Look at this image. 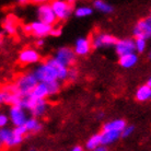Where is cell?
Returning a JSON list of instances; mask_svg holds the SVG:
<instances>
[{
    "mask_svg": "<svg viewBox=\"0 0 151 151\" xmlns=\"http://www.w3.org/2000/svg\"><path fill=\"white\" fill-rule=\"evenodd\" d=\"M37 83L38 81L36 79V77L34 75L29 73V75L21 76L19 79L17 80V82H15V84L13 87L24 98V96L30 95L33 92L35 87L37 86Z\"/></svg>",
    "mask_w": 151,
    "mask_h": 151,
    "instance_id": "cell-1",
    "label": "cell"
},
{
    "mask_svg": "<svg viewBox=\"0 0 151 151\" xmlns=\"http://www.w3.org/2000/svg\"><path fill=\"white\" fill-rule=\"evenodd\" d=\"M34 76L36 77L38 82L46 83V84L58 80L56 70L52 66H49L47 63H44L41 66H38V68L34 72Z\"/></svg>",
    "mask_w": 151,
    "mask_h": 151,
    "instance_id": "cell-2",
    "label": "cell"
},
{
    "mask_svg": "<svg viewBox=\"0 0 151 151\" xmlns=\"http://www.w3.org/2000/svg\"><path fill=\"white\" fill-rule=\"evenodd\" d=\"M22 99L23 96L15 90L14 87L6 88V90L0 93V101L2 103L11 104L12 106H20Z\"/></svg>",
    "mask_w": 151,
    "mask_h": 151,
    "instance_id": "cell-3",
    "label": "cell"
},
{
    "mask_svg": "<svg viewBox=\"0 0 151 151\" xmlns=\"http://www.w3.org/2000/svg\"><path fill=\"white\" fill-rule=\"evenodd\" d=\"M38 19L42 22L46 23L48 25H53L56 22V15L54 13V10L52 8V4H42L37 9Z\"/></svg>",
    "mask_w": 151,
    "mask_h": 151,
    "instance_id": "cell-4",
    "label": "cell"
},
{
    "mask_svg": "<svg viewBox=\"0 0 151 151\" xmlns=\"http://www.w3.org/2000/svg\"><path fill=\"white\" fill-rule=\"evenodd\" d=\"M22 139L23 137L15 135L13 130H10V129L2 128L0 132V141L7 147H14L17 145L21 144Z\"/></svg>",
    "mask_w": 151,
    "mask_h": 151,
    "instance_id": "cell-5",
    "label": "cell"
},
{
    "mask_svg": "<svg viewBox=\"0 0 151 151\" xmlns=\"http://www.w3.org/2000/svg\"><path fill=\"white\" fill-rule=\"evenodd\" d=\"M134 34L136 38L147 40L151 37V19L141 20L137 23L134 29Z\"/></svg>",
    "mask_w": 151,
    "mask_h": 151,
    "instance_id": "cell-6",
    "label": "cell"
},
{
    "mask_svg": "<svg viewBox=\"0 0 151 151\" xmlns=\"http://www.w3.org/2000/svg\"><path fill=\"white\" fill-rule=\"evenodd\" d=\"M52 8H53L54 13L58 20L67 19L71 12V6L66 1H60V0L54 1L52 4Z\"/></svg>",
    "mask_w": 151,
    "mask_h": 151,
    "instance_id": "cell-7",
    "label": "cell"
},
{
    "mask_svg": "<svg viewBox=\"0 0 151 151\" xmlns=\"http://www.w3.org/2000/svg\"><path fill=\"white\" fill-rule=\"evenodd\" d=\"M56 58L57 60L61 63V64L68 67V66H71L73 65L76 60V53L75 50L68 48V47H63V48L58 49V52L56 53Z\"/></svg>",
    "mask_w": 151,
    "mask_h": 151,
    "instance_id": "cell-8",
    "label": "cell"
},
{
    "mask_svg": "<svg viewBox=\"0 0 151 151\" xmlns=\"http://www.w3.org/2000/svg\"><path fill=\"white\" fill-rule=\"evenodd\" d=\"M117 40L112 35L109 34H96L93 37V41H92V45L95 48H100V47H109V46H113L116 45Z\"/></svg>",
    "mask_w": 151,
    "mask_h": 151,
    "instance_id": "cell-9",
    "label": "cell"
},
{
    "mask_svg": "<svg viewBox=\"0 0 151 151\" xmlns=\"http://www.w3.org/2000/svg\"><path fill=\"white\" fill-rule=\"evenodd\" d=\"M115 49H116V53L121 57L134 53L136 50V44H135V41L129 40V38L128 40H121L116 43Z\"/></svg>",
    "mask_w": 151,
    "mask_h": 151,
    "instance_id": "cell-10",
    "label": "cell"
},
{
    "mask_svg": "<svg viewBox=\"0 0 151 151\" xmlns=\"http://www.w3.org/2000/svg\"><path fill=\"white\" fill-rule=\"evenodd\" d=\"M24 109L21 106H12L11 111H10V118H11L12 124L14 125L15 127H20L23 126L27 123V117H25V113H24Z\"/></svg>",
    "mask_w": 151,
    "mask_h": 151,
    "instance_id": "cell-11",
    "label": "cell"
},
{
    "mask_svg": "<svg viewBox=\"0 0 151 151\" xmlns=\"http://www.w3.org/2000/svg\"><path fill=\"white\" fill-rule=\"evenodd\" d=\"M52 31H53L52 25H48V24L42 22L40 20L32 23V33L38 37H43V36L50 34Z\"/></svg>",
    "mask_w": 151,
    "mask_h": 151,
    "instance_id": "cell-12",
    "label": "cell"
},
{
    "mask_svg": "<svg viewBox=\"0 0 151 151\" xmlns=\"http://www.w3.org/2000/svg\"><path fill=\"white\" fill-rule=\"evenodd\" d=\"M49 66H52L57 72V76H58V79L60 80H64V79H67L68 78V75H69V69L64 66V65L59 63V61L57 60L56 58H49L47 59L46 61Z\"/></svg>",
    "mask_w": 151,
    "mask_h": 151,
    "instance_id": "cell-13",
    "label": "cell"
},
{
    "mask_svg": "<svg viewBox=\"0 0 151 151\" xmlns=\"http://www.w3.org/2000/svg\"><path fill=\"white\" fill-rule=\"evenodd\" d=\"M91 49V41L87 37L78 38L75 44V53L80 56L87 55Z\"/></svg>",
    "mask_w": 151,
    "mask_h": 151,
    "instance_id": "cell-14",
    "label": "cell"
},
{
    "mask_svg": "<svg viewBox=\"0 0 151 151\" xmlns=\"http://www.w3.org/2000/svg\"><path fill=\"white\" fill-rule=\"evenodd\" d=\"M20 61L23 64H34L40 60V55L34 49H25L20 53Z\"/></svg>",
    "mask_w": 151,
    "mask_h": 151,
    "instance_id": "cell-15",
    "label": "cell"
},
{
    "mask_svg": "<svg viewBox=\"0 0 151 151\" xmlns=\"http://www.w3.org/2000/svg\"><path fill=\"white\" fill-rule=\"evenodd\" d=\"M48 94H49L48 88L46 86V83H42V82H38L37 86L33 90V92L31 93V95L33 98L37 99V100H44Z\"/></svg>",
    "mask_w": 151,
    "mask_h": 151,
    "instance_id": "cell-16",
    "label": "cell"
},
{
    "mask_svg": "<svg viewBox=\"0 0 151 151\" xmlns=\"http://www.w3.org/2000/svg\"><path fill=\"white\" fill-rule=\"evenodd\" d=\"M101 136H102V145L104 146V145L112 144L118 139L119 136H122V132H113V130H103Z\"/></svg>",
    "mask_w": 151,
    "mask_h": 151,
    "instance_id": "cell-17",
    "label": "cell"
},
{
    "mask_svg": "<svg viewBox=\"0 0 151 151\" xmlns=\"http://www.w3.org/2000/svg\"><path fill=\"white\" fill-rule=\"evenodd\" d=\"M126 127V123L123 119H116V121L106 123L103 126V130H113V132H122Z\"/></svg>",
    "mask_w": 151,
    "mask_h": 151,
    "instance_id": "cell-18",
    "label": "cell"
},
{
    "mask_svg": "<svg viewBox=\"0 0 151 151\" xmlns=\"http://www.w3.org/2000/svg\"><path fill=\"white\" fill-rule=\"evenodd\" d=\"M138 58H137L136 54H128V55H124V56L119 57V64L122 67L124 68H130L134 65H136Z\"/></svg>",
    "mask_w": 151,
    "mask_h": 151,
    "instance_id": "cell-19",
    "label": "cell"
},
{
    "mask_svg": "<svg viewBox=\"0 0 151 151\" xmlns=\"http://www.w3.org/2000/svg\"><path fill=\"white\" fill-rule=\"evenodd\" d=\"M136 99L138 101H148L151 99V88L146 84V86H141V87L137 90L136 92Z\"/></svg>",
    "mask_w": 151,
    "mask_h": 151,
    "instance_id": "cell-20",
    "label": "cell"
},
{
    "mask_svg": "<svg viewBox=\"0 0 151 151\" xmlns=\"http://www.w3.org/2000/svg\"><path fill=\"white\" fill-rule=\"evenodd\" d=\"M101 145H102V136H101V134L93 135V136L90 137V139L87 141V148L89 150H92V151L94 150L95 148L100 147Z\"/></svg>",
    "mask_w": 151,
    "mask_h": 151,
    "instance_id": "cell-21",
    "label": "cell"
},
{
    "mask_svg": "<svg viewBox=\"0 0 151 151\" xmlns=\"http://www.w3.org/2000/svg\"><path fill=\"white\" fill-rule=\"evenodd\" d=\"M46 111V103L44 100H38V102L36 103V105H35V107L33 109V110L31 111L32 112V114L34 115V116H41V115H43V114L45 113Z\"/></svg>",
    "mask_w": 151,
    "mask_h": 151,
    "instance_id": "cell-22",
    "label": "cell"
},
{
    "mask_svg": "<svg viewBox=\"0 0 151 151\" xmlns=\"http://www.w3.org/2000/svg\"><path fill=\"white\" fill-rule=\"evenodd\" d=\"M25 127H27L29 132H36L41 129V124L37 122V119L30 118V119H27V123H25Z\"/></svg>",
    "mask_w": 151,
    "mask_h": 151,
    "instance_id": "cell-23",
    "label": "cell"
},
{
    "mask_svg": "<svg viewBox=\"0 0 151 151\" xmlns=\"http://www.w3.org/2000/svg\"><path fill=\"white\" fill-rule=\"evenodd\" d=\"M94 7L100 10V11L104 12V13H111L113 11V7L111 4H106L105 1H102V0H96L94 1Z\"/></svg>",
    "mask_w": 151,
    "mask_h": 151,
    "instance_id": "cell-24",
    "label": "cell"
},
{
    "mask_svg": "<svg viewBox=\"0 0 151 151\" xmlns=\"http://www.w3.org/2000/svg\"><path fill=\"white\" fill-rule=\"evenodd\" d=\"M4 31L7 32L8 34H11V35L15 34L17 27H15L14 19H13V18H8L4 24Z\"/></svg>",
    "mask_w": 151,
    "mask_h": 151,
    "instance_id": "cell-25",
    "label": "cell"
},
{
    "mask_svg": "<svg viewBox=\"0 0 151 151\" xmlns=\"http://www.w3.org/2000/svg\"><path fill=\"white\" fill-rule=\"evenodd\" d=\"M92 14V9L89 7H80L76 10V15L79 18H83V17H88V15Z\"/></svg>",
    "mask_w": 151,
    "mask_h": 151,
    "instance_id": "cell-26",
    "label": "cell"
},
{
    "mask_svg": "<svg viewBox=\"0 0 151 151\" xmlns=\"http://www.w3.org/2000/svg\"><path fill=\"white\" fill-rule=\"evenodd\" d=\"M46 86H47V88H48L49 94H56L57 92L59 91V88H60L58 81H54V82L47 83Z\"/></svg>",
    "mask_w": 151,
    "mask_h": 151,
    "instance_id": "cell-27",
    "label": "cell"
},
{
    "mask_svg": "<svg viewBox=\"0 0 151 151\" xmlns=\"http://www.w3.org/2000/svg\"><path fill=\"white\" fill-rule=\"evenodd\" d=\"M135 44H136V49L139 52V53H142L146 48V40H142V38H136L135 41Z\"/></svg>",
    "mask_w": 151,
    "mask_h": 151,
    "instance_id": "cell-28",
    "label": "cell"
},
{
    "mask_svg": "<svg viewBox=\"0 0 151 151\" xmlns=\"http://www.w3.org/2000/svg\"><path fill=\"white\" fill-rule=\"evenodd\" d=\"M13 132H14L15 135H18V136L23 137L27 132V129L25 127V125H23V126H20V127H15Z\"/></svg>",
    "mask_w": 151,
    "mask_h": 151,
    "instance_id": "cell-29",
    "label": "cell"
},
{
    "mask_svg": "<svg viewBox=\"0 0 151 151\" xmlns=\"http://www.w3.org/2000/svg\"><path fill=\"white\" fill-rule=\"evenodd\" d=\"M132 132H134V127H132V126H126L124 130L122 132V136H123V137H128V136H130V135H132Z\"/></svg>",
    "mask_w": 151,
    "mask_h": 151,
    "instance_id": "cell-30",
    "label": "cell"
},
{
    "mask_svg": "<svg viewBox=\"0 0 151 151\" xmlns=\"http://www.w3.org/2000/svg\"><path fill=\"white\" fill-rule=\"evenodd\" d=\"M7 123H8V117L6 116V115H0V126L1 127H4L6 125H7Z\"/></svg>",
    "mask_w": 151,
    "mask_h": 151,
    "instance_id": "cell-31",
    "label": "cell"
},
{
    "mask_svg": "<svg viewBox=\"0 0 151 151\" xmlns=\"http://www.w3.org/2000/svg\"><path fill=\"white\" fill-rule=\"evenodd\" d=\"M68 78L70 80H75L77 78V71H76L73 68H70L69 69V75H68Z\"/></svg>",
    "mask_w": 151,
    "mask_h": 151,
    "instance_id": "cell-32",
    "label": "cell"
},
{
    "mask_svg": "<svg viewBox=\"0 0 151 151\" xmlns=\"http://www.w3.org/2000/svg\"><path fill=\"white\" fill-rule=\"evenodd\" d=\"M60 34H61L60 29H53L52 33H50V35H53V36H59Z\"/></svg>",
    "mask_w": 151,
    "mask_h": 151,
    "instance_id": "cell-33",
    "label": "cell"
},
{
    "mask_svg": "<svg viewBox=\"0 0 151 151\" xmlns=\"http://www.w3.org/2000/svg\"><path fill=\"white\" fill-rule=\"evenodd\" d=\"M23 31L25 33H32V24H27L23 27Z\"/></svg>",
    "mask_w": 151,
    "mask_h": 151,
    "instance_id": "cell-34",
    "label": "cell"
},
{
    "mask_svg": "<svg viewBox=\"0 0 151 151\" xmlns=\"http://www.w3.org/2000/svg\"><path fill=\"white\" fill-rule=\"evenodd\" d=\"M93 151H107V149H106L105 146H100V147L95 148Z\"/></svg>",
    "mask_w": 151,
    "mask_h": 151,
    "instance_id": "cell-35",
    "label": "cell"
},
{
    "mask_svg": "<svg viewBox=\"0 0 151 151\" xmlns=\"http://www.w3.org/2000/svg\"><path fill=\"white\" fill-rule=\"evenodd\" d=\"M71 151H83V150H82V148L81 147H76V148H73Z\"/></svg>",
    "mask_w": 151,
    "mask_h": 151,
    "instance_id": "cell-36",
    "label": "cell"
},
{
    "mask_svg": "<svg viewBox=\"0 0 151 151\" xmlns=\"http://www.w3.org/2000/svg\"><path fill=\"white\" fill-rule=\"evenodd\" d=\"M43 44H44V42L42 41V40H41V41H38V42H37V45H38V46H41V45H43Z\"/></svg>",
    "mask_w": 151,
    "mask_h": 151,
    "instance_id": "cell-37",
    "label": "cell"
},
{
    "mask_svg": "<svg viewBox=\"0 0 151 151\" xmlns=\"http://www.w3.org/2000/svg\"><path fill=\"white\" fill-rule=\"evenodd\" d=\"M147 84H148V86H149V87L151 88V78H150V79H149V80H148V83H147Z\"/></svg>",
    "mask_w": 151,
    "mask_h": 151,
    "instance_id": "cell-38",
    "label": "cell"
},
{
    "mask_svg": "<svg viewBox=\"0 0 151 151\" xmlns=\"http://www.w3.org/2000/svg\"><path fill=\"white\" fill-rule=\"evenodd\" d=\"M31 151H34V150H31Z\"/></svg>",
    "mask_w": 151,
    "mask_h": 151,
    "instance_id": "cell-39",
    "label": "cell"
},
{
    "mask_svg": "<svg viewBox=\"0 0 151 151\" xmlns=\"http://www.w3.org/2000/svg\"><path fill=\"white\" fill-rule=\"evenodd\" d=\"M150 56H151V54H150Z\"/></svg>",
    "mask_w": 151,
    "mask_h": 151,
    "instance_id": "cell-40",
    "label": "cell"
},
{
    "mask_svg": "<svg viewBox=\"0 0 151 151\" xmlns=\"http://www.w3.org/2000/svg\"><path fill=\"white\" fill-rule=\"evenodd\" d=\"M150 19H151V17H150Z\"/></svg>",
    "mask_w": 151,
    "mask_h": 151,
    "instance_id": "cell-41",
    "label": "cell"
}]
</instances>
